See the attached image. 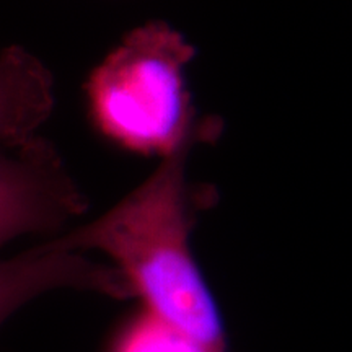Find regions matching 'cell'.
Wrapping results in <instances>:
<instances>
[{
	"instance_id": "2",
	"label": "cell",
	"mask_w": 352,
	"mask_h": 352,
	"mask_svg": "<svg viewBox=\"0 0 352 352\" xmlns=\"http://www.w3.org/2000/svg\"><path fill=\"white\" fill-rule=\"evenodd\" d=\"M195 52L165 21L127 33L85 85L96 131L127 152L162 160L188 144L215 139L220 124L201 120L189 100L186 67Z\"/></svg>"
},
{
	"instance_id": "1",
	"label": "cell",
	"mask_w": 352,
	"mask_h": 352,
	"mask_svg": "<svg viewBox=\"0 0 352 352\" xmlns=\"http://www.w3.org/2000/svg\"><path fill=\"white\" fill-rule=\"evenodd\" d=\"M195 145L164 158L108 212L46 243L64 252L107 254L145 314L206 352H227L222 315L191 248L197 215L214 195L188 179Z\"/></svg>"
},
{
	"instance_id": "4",
	"label": "cell",
	"mask_w": 352,
	"mask_h": 352,
	"mask_svg": "<svg viewBox=\"0 0 352 352\" xmlns=\"http://www.w3.org/2000/svg\"><path fill=\"white\" fill-rule=\"evenodd\" d=\"M59 289L88 290L118 300L132 297L124 277L111 264L43 243L0 259V327L26 303Z\"/></svg>"
},
{
	"instance_id": "5",
	"label": "cell",
	"mask_w": 352,
	"mask_h": 352,
	"mask_svg": "<svg viewBox=\"0 0 352 352\" xmlns=\"http://www.w3.org/2000/svg\"><path fill=\"white\" fill-rule=\"evenodd\" d=\"M54 108V78L33 52L21 46L0 51V147L38 138Z\"/></svg>"
},
{
	"instance_id": "3",
	"label": "cell",
	"mask_w": 352,
	"mask_h": 352,
	"mask_svg": "<svg viewBox=\"0 0 352 352\" xmlns=\"http://www.w3.org/2000/svg\"><path fill=\"white\" fill-rule=\"evenodd\" d=\"M87 199L50 140L0 147V245L57 233L87 210Z\"/></svg>"
},
{
	"instance_id": "6",
	"label": "cell",
	"mask_w": 352,
	"mask_h": 352,
	"mask_svg": "<svg viewBox=\"0 0 352 352\" xmlns=\"http://www.w3.org/2000/svg\"><path fill=\"white\" fill-rule=\"evenodd\" d=\"M113 352H206L183 334L153 318L140 315L124 329Z\"/></svg>"
}]
</instances>
